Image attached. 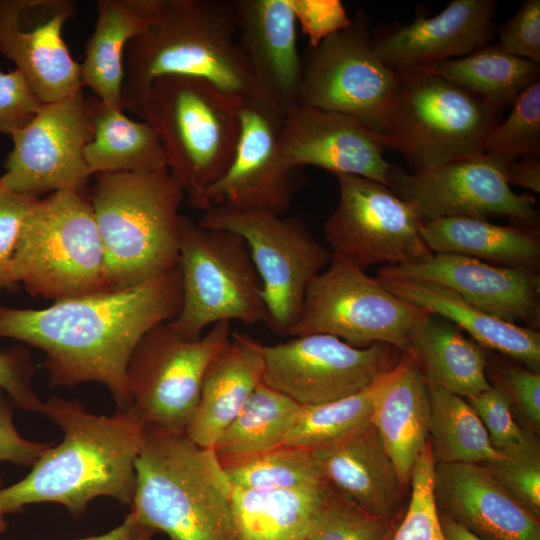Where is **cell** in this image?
Wrapping results in <instances>:
<instances>
[{
    "mask_svg": "<svg viewBox=\"0 0 540 540\" xmlns=\"http://www.w3.org/2000/svg\"><path fill=\"white\" fill-rule=\"evenodd\" d=\"M182 305L179 266L136 286L55 301L41 309L0 305V337L45 354L51 387L103 384L117 410L132 406L127 366L141 338Z\"/></svg>",
    "mask_w": 540,
    "mask_h": 540,
    "instance_id": "obj_1",
    "label": "cell"
},
{
    "mask_svg": "<svg viewBox=\"0 0 540 540\" xmlns=\"http://www.w3.org/2000/svg\"><path fill=\"white\" fill-rule=\"evenodd\" d=\"M42 414L61 428L63 438L40 456L27 476L0 488V510L17 513L26 505L51 502L77 519L98 497L129 506L146 430L137 410L131 406L113 415H96L77 399L52 396Z\"/></svg>",
    "mask_w": 540,
    "mask_h": 540,
    "instance_id": "obj_2",
    "label": "cell"
},
{
    "mask_svg": "<svg viewBox=\"0 0 540 540\" xmlns=\"http://www.w3.org/2000/svg\"><path fill=\"white\" fill-rule=\"evenodd\" d=\"M149 19L126 47L122 107L140 116L151 84L165 75L206 79L241 99L257 94L238 39L234 1L135 0Z\"/></svg>",
    "mask_w": 540,
    "mask_h": 540,
    "instance_id": "obj_3",
    "label": "cell"
},
{
    "mask_svg": "<svg viewBox=\"0 0 540 540\" xmlns=\"http://www.w3.org/2000/svg\"><path fill=\"white\" fill-rule=\"evenodd\" d=\"M130 512L171 540H237L232 489L213 448L146 427Z\"/></svg>",
    "mask_w": 540,
    "mask_h": 540,
    "instance_id": "obj_4",
    "label": "cell"
},
{
    "mask_svg": "<svg viewBox=\"0 0 540 540\" xmlns=\"http://www.w3.org/2000/svg\"><path fill=\"white\" fill-rule=\"evenodd\" d=\"M94 177L89 196L110 289L136 286L174 269L185 193L168 168Z\"/></svg>",
    "mask_w": 540,
    "mask_h": 540,
    "instance_id": "obj_5",
    "label": "cell"
},
{
    "mask_svg": "<svg viewBox=\"0 0 540 540\" xmlns=\"http://www.w3.org/2000/svg\"><path fill=\"white\" fill-rule=\"evenodd\" d=\"M241 101L206 79L188 75L156 79L143 99L140 117L158 135L168 170L194 208L207 209V191L232 163Z\"/></svg>",
    "mask_w": 540,
    "mask_h": 540,
    "instance_id": "obj_6",
    "label": "cell"
},
{
    "mask_svg": "<svg viewBox=\"0 0 540 540\" xmlns=\"http://www.w3.org/2000/svg\"><path fill=\"white\" fill-rule=\"evenodd\" d=\"M503 109L429 70L397 74L383 133L413 172L484 153Z\"/></svg>",
    "mask_w": 540,
    "mask_h": 540,
    "instance_id": "obj_7",
    "label": "cell"
},
{
    "mask_svg": "<svg viewBox=\"0 0 540 540\" xmlns=\"http://www.w3.org/2000/svg\"><path fill=\"white\" fill-rule=\"evenodd\" d=\"M15 282L54 302L111 290L88 192L58 191L38 199L14 253Z\"/></svg>",
    "mask_w": 540,
    "mask_h": 540,
    "instance_id": "obj_8",
    "label": "cell"
},
{
    "mask_svg": "<svg viewBox=\"0 0 540 540\" xmlns=\"http://www.w3.org/2000/svg\"><path fill=\"white\" fill-rule=\"evenodd\" d=\"M178 266L182 305L170 325L188 339L222 321L266 320L263 288L244 239L181 215Z\"/></svg>",
    "mask_w": 540,
    "mask_h": 540,
    "instance_id": "obj_9",
    "label": "cell"
},
{
    "mask_svg": "<svg viewBox=\"0 0 540 540\" xmlns=\"http://www.w3.org/2000/svg\"><path fill=\"white\" fill-rule=\"evenodd\" d=\"M428 314L332 253L327 267L308 284L288 335L326 334L356 348L384 343L410 354L412 335Z\"/></svg>",
    "mask_w": 540,
    "mask_h": 540,
    "instance_id": "obj_10",
    "label": "cell"
},
{
    "mask_svg": "<svg viewBox=\"0 0 540 540\" xmlns=\"http://www.w3.org/2000/svg\"><path fill=\"white\" fill-rule=\"evenodd\" d=\"M197 223L244 239L263 288L264 323L273 333L288 335L308 284L327 267L332 252L294 217L215 205Z\"/></svg>",
    "mask_w": 540,
    "mask_h": 540,
    "instance_id": "obj_11",
    "label": "cell"
},
{
    "mask_svg": "<svg viewBox=\"0 0 540 540\" xmlns=\"http://www.w3.org/2000/svg\"><path fill=\"white\" fill-rule=\"evenodd\" d=\"M229 321L218 322L198 339H188L168 322L151 328L127 366L132 406L148 428L186 433L194 416L205 371L228 344Z\"/></svg>",
    "mask_w": 540,
    "mask_h": 540,
    "instance_id": "obj_12",
    "label": "cell"
},
{
    "mask_svg": "<svg viewBox=\"0 0 540 540\" xmlns=\"http://www.w3.org/2000/svg\"><path fill=\"white\" fill-rule=\"evenodd\" d=\"M371 28L358 11L347 28L308 47L298 106L350 115L383 135L397 73L376 54Z\"/></svg>",
    "mask_w": 540,
    "mask_h": 540,
    "instance_id": "obj_13",
    "label": "cell"
},
{
    "mask_svg": "<svg viewBox=\"0 0 540 540\" xmlns=\"http://www.w3.org/2000/svg\"><path fill=\"white\" fill-rule=\"evenodd\" d=\"M339 201L324 224L331 252L366 270L398 266L430 256L417 208L377 181L335 174Z\"/></svg>",
    "mask_w": 540,
    "mask_h": 540,
    "instance_id": "obj_14",
    "label": "cell"
},
{
    "mask_svg": "<svg viewBox=\"0 0 540 540\" xmlns=\"http://www.w3.org/2000/svg\"><path fill=\"white\" fill-rule=\"evenodd\" d=\"M261 350L262 381L300 406L340 400L369 388L394 368L403 354L384 343L356 348L326 334L262 344Z\"/></svg>",
    "mask_w": 540,
    "mask_h": 540,
    "instance_id": "obj_15",
    "label": "cell"
},
{
    "mask_svg": "<svg viewBox=\"0 0 540 540\" xmlns=\"http://www.w3.org/2000/svg\"><path fill=\"white\" fill-rule=\"evenodd\" d=\"M507 161L484 152L412 173L392 164L387 187L412 203L423 223L445 217L488 220L506 216L515 223L538 229L536 201L529 194L512 190L505 176Z\"/></svg>",
    "mask_w": 540,
    "mask_h": 540,
    "instance_id": "obj_16",
    "label": "cell"
},
{
    "mask_svg": "<svg viewBox=\"0 0 540 540\" xmlns=\"http://www.w3.org/2000/svg\"><path fill=\"white\" fill-rule=\"evenodd\" d=\"M92 134L83 90L42 104L31 121L11 136L13 148L4 163L0 184L33 197L58 191L88 192L92 175L84 148Z\"/></svg>",
    "mask_w": 540,
    "mask_h": 540,
    "instance_id": "obj_17",
    "label": "cell"
},
{
    "mask_svg": "<svg viewBox=\"0 0 540 540\" xmlns=\"http://www.w3.org/2000/svg\"><path fill=\"white\" fill-rule=\"evenodd\" d=\"M284 117L259 96L242 99L235 155L223 177L207 191V209L225 205L276 215L288 210L303 179L302 168L290 165L281 150Z\"/></svg>",
    "mask_w": 540,
    "mask_h": 540,
    "instance_id": "obj_18",
    "label": "cell"
},
{
    "mask_svg": "<svg viewBox=\"0 0 540 540\" xmlns=\"http://www.w3.org/2000/svg\"><path fill=\"white\" fill-rule=\"evenodd\" d=\"M76 15L73 0H0V53L15 64L41 104L83 90L80 64L62 33Z\"/></svg>",
    "mask_w": 540,
    "mask_h": 540,
    "instance_id": "obj_19",
    "label": "cell"
},
{
    "mask_svg": "<svg viewBox=\"0 0 540 540\" xmlns=\"http://www.w3.org/2000/svg\"><path fill=\"white\" fill-rule=\"evenodd\" d=\"M495 0H453L428 17L418 7L414 19L371 28L372 46L395 73L426 70L491 44L496 32Z\"/></svg>",
    "mask_w": 540,
    "mask_h": 540,
    "instance_id": "obj_20",
    "label": "cell"
},
{
    "mask_svg": "<svg viewBox=\"0 0 540 540\" xmlns=\"http://www.w3.org/2000/svg\"><path fill=\"white\" fill-rule=\"evenodd\" d=\"M377 276L435 283L502 320L523 322L533 329L539 325L537 270L492 265L464 255L432 253L415 263L384 266Z\"/></svg>",
    "mask_w": 540,
    "mask_h": 540,
    "instance_id": "obj_21",
    "label": "cell"
},
{
    "mask_svg": "<svg viewBox=\"0 0 540 540\" xmlns=\"http://www.w3.org/2000/svg\"><path fill=\"white\" fill-rule=\"evenodd\" d=\"M280 144L294 167L315 166L388 186L392 163L385 159L383 136L350 115L296 106L283 119Z\"/></svg>",
    "mask_w": 540,
    "mask_h": 540,
    "instance_id": "obj_22",
    "label": "cell"
},
{
    "mask_svg": "<svg viewBox=\"0 0 540 540\" xmlns=\"http://www.w3.org/2000/svg\"><path fill=\"white\" fill-rule=\"evenodd\" d=\"M238 41L251 65L257 94L283 115L298 106L302 58L289 0H235Z\"/></svg>",
    "mask_w": 540,
    "mask_h": 540,
    "instance_id": "obj_23",
    "label": "cell"
},
{
    "mask_svg": "<svg viewBox=\"0 0 540 540\" xmlns=\"http://www.w3.org/2000/svg\"><path fill=\"white\" fill-rule=\"evenodd\" d=\"M438 511L484 540H540V519L478 463H437Z\"/></svg>",
    "mask_w": 540,
    "mask_h": 540,
    "instance_id": "obj_24",
    "label": "cell"
},
{
    "mask_svg": "<svg viewBox=\"0 0 540 540\" xmlns=\"http://www.w3.org/2000/svg\"><path fill=\"white\" fill-rule=\"evenodd\" d=\"M311 451L329 486L372 516L398 517L405 490L372 423Z\"/></svg>",
    "mask_w": 540,
    "mask_h": 540,
    "instance_id": "obj_25",
    "label": "cell"
},
{
    "mask_svg": "<svg viewBox=\"0 0 540 540\" xmlns=\"http://www.w3.org/2000/svg\"><path fill=\"white\" fill-rule=\"evenodd\" d=\"M428 384L413 356L403 352L397 365L375 384L371 423L394 463L402 488L428 444Z\"/></svg>",
    "mask_w": 540,
    "mask_h": 540,
    "instance_id": "obj_26",
    "label": "cell"
},
{
    "mask_svg": "<svg viewBox=\"0 0 540 540\" xmlns=\"http://www.w3.org/2000/svg\"><path fill=\"white\" fill-rule=\"evenodd\" d=\"M262 343L245 333H232L228 344L208 365L187 436L213 448L262 381Z\"/></svg>",
    "mask_w": 540,
    "mask_h": 540,
    "instance_id": "obj_27",
    "label": "cell"
},
{
    "mask_svg": "<svg viewBox=\"0 0 540 540\" xmlns=\"http://www.w3.org/2000/svg\"><path fill=\"white\" fill-rule=\"evenodd\" d=\"M398 298L441 316L486 349L540 371V333L488 314L441 285L412 279L376 277Z\"/></svg>",
    "mask_w": 540,
    "mask_h": 540,
    "instance_id": "obj_28",
    "label": "cell"
},
{
    "mask_svg": "<svg viewBox=\"0 0 540 540\" xmlns=\"http://www.w3.org/2000/svg\"><path fill=\"white\" fill-rule=\"evenodd\" d=\"M422 235L432 253L537 271L540 265L539 230L523 224L503 226L487 219L445 217L424 222Z\"/></svg>",
    "mask_w": 540,
    "mask_h": 540,
    "instance_id": "obj_29",
    "label": "cell"
},
{
    "mask_svg": "<svg viewBox=\"0 0 540 540\" xmlns=\"http://www.w3.org/2000/svg\"><path fill=\"white\" fill-rule=\"evenodd\" d=\"M485 349L449 320L429 313L412 335L410 354L428 384L469 399L492 386Z\"/></svg>",
    "mask_w": 540,
    "mask_h": 540,
    "instance_id": "obj_30",
    "label": "cell"
},
{
    "mask_svg": "<svg viewBox=\"0 0 540 540\" xmlns=\"http://www.w3.org/2000/svg\"><path fill=\"white\" fill-rule=\"evenodd\" d=\"M87 101L93 134L84 159L91 175L168 168L165 150L150 124L130 119L95 96Z\"/></svg>",
    "mask_w": 540,
    "mask_h": 540,
    "instance_id": "obj_31",
    "label": "cell"
},
{
    "mask_svg": "<svg viewBox=\"0 0 540 540\" xmlns=\"http://www.w3.org/2000/svg\"><path fill=\"white\" fill-rule=\"evenodd\" d=\"M326 483L297 489H232L237 540H306Z\"/></svg>",
    "mask_w": 540,
    "mask_h": 540,
    "instance_id": "obj_32",
    "label": "cell"
},
{
    "mask_svg": "<svg viewBox=\"0 0 540 540\" xmlns=\"http://www.w3.org/2000/svg\"><path fill=\"white\" fill-rule=\"evenodd\" d=\"M95 29L86 43L80 64L83 87L108 106L123 110L124 51L143 32L149 19L135 0H98Z\"/></svg>",
    "mask_w": 540,
    "mask_h": 540,
    "instance_id": "obj_33",
    "label": "cell"
},
{
    "mask_svg": "<svg viewBox=\"0 0 540 540\" xmlns=\"http://www.w3.org/2000/svg\"><path fill=\"white\" fill-rule=\"evenodd\" d=\"M426 70L503 110L540 81L539 64L509 53L498 43L439 62Z\"/></svg>",
    "mask_w": 540,
    "mask_h": 540,
    "instance_id": "obj_34",
    "label": "cell"
},
{
    "mask_svg": "<svg viewBox=\"0 0 540 540\" xmlns=\"http://www.w3.org/2000/svg\"><path fill=\"white\" fill-rule=\"evenodd\" d=\"M300 408L261 381L213 447L222 465L282 446Z\"/></svg>",
    "mask_w": 540,
    "mask_h": 540,
    "instance_id": "obj_35",
    "label": "cell"
},
{
    "mask_svg": "<svg viewBox=\"0 0 540 540\" xmlns=\"http://www.w3.org/2000/svg\"><path fill=\"white\" fill-rule=\"evenodd\" d=\"M428 390V443L435 464L480 463L502 457L466 399L434 384H428Z\"/></svg>",
    "mask_w": 540,
    "mask_h": 540,
    "instance_id": "obj_36",
    "label": "cell"
},
{
    "mask_svg": "<svg viewBox=\"0 0 540 540\" xmlns=\"http://www.w3.org/2000/svg\"><path fill=\"white\" fill-rule=\"evenodd\" d=\"M376 382L340 400L301 406L282 446L314 450L337 442L371 423Z\"/></svg>",
    "mask_w": 540,
    "mask_h": 540,
    "instance_id": "obj_37",
    "label": "cell"
},
{
    "mask_svg": "<svg viewBox=\"0 0 540 540\" xmlns=\"http://www.w3.org/2000/svg\"><path fill=\"white\" fill-rule=\"evenodd\" d=\"M233 487L297 489L325 484L311 450L280 446L223 465Z\"/></svg>",
    "mask_w": 540,
    "mask_h": 540,
    "instance_id": "obj_38",
    "label": "cell"
},
{
    "mask_svg": "<svg viewBox=\"0 0 540 540\" xmlns=\"http://www.w3.org/2000/svg\"><path fill=\"white\" fill-rule=\"evenodd\" d=\"M397 518L372 516L326 483L322 505L306 540H387Z\"/></svg>",
    "mask_w": 540,
    "mask_h": 540,
    "instance_id": "obj_39",
    "label": "cell"
},
{
    "mask_svg": "<svg viewBox=\"0 0 540 540\" xmlns=\"http://www.w3.org/2000/svg\"><path fill=\"white\" fill-rule=\"evenodd\" d=\"M484 152L508 160L540 155V81L512 103L508 117L489 135Z\"/></svg>",
    "mask_w": 540,
    "mask_h": 540,
    "instance_id": "obj_40",
    "label": "cell"
},
{
    "mask_svg": "<svg viewBox=\"0 0 540 540\" xmlns=\"http://www.w3.org/2000/svg\"><path fill=\"white\" fill-rule=\"evenodd\" d=\"M434 470L428 443L413 466L409 506L390 540H445L434 495Z\"/></svg>",
    "mask_w": 540,
    "mask_h": 540,
    "instance_id": "obj_41",
    "label": "cell"
},
{
    "mask_svg": "<svg viewBox=\"0 0 540 540\" xmlns=\"http://www.w3.org/2000/svg\"><path fill=\"white\" fill-rule=\"evenodd\" d=\"M501 458L480 464L516 501L540 519V446L535 434Z\"/></svg>",
    "mask_w": 540,
    "mask_h": 540,
    "instance_id": "obj_42",
    "label": "cell"
},
{
    "mask_svg": "<svg viewBox=\"0 0 540 540\" xmlns=\"http://www.w3.org/2000/svg\"><path fill=\"white\" fill-rule=\"evenodd\" d=\"M481 420L492 447L501 455L525 444L532 434L515 421L512 401L499 385L466 399Z\"/></svg>",
    "mask_w": 540,
    "mask_h": 540,
    "instance_id": "obj_43",
    "label": "cell"
},
{
    "mask_svg": "<svg viewBox=\"0 0 540 540\" xmlns=\"http://www.w3.org/2000/svg\"><path fill=\"white\" fill-rule=\"evenodd\" d=\"M38 199L0 184V293L20 288L13 277L12 261L22 226Z\"/></svg>",
    "mask_w": 540,
    "mask_h": 540,
    "instance_id": "obj_44",
    "label": "cell"
},
{
    "mask_svg": "<svg viewBox=\"0 0 540 540\" xmlns=\"http://www.w3.org/2000/svg\"><path fill=\"white\" fill-rule=\"evenodd\" d=\"M35 367L29 350L22 345L0 350V387L15 407L41 413L44 402L33 389Z\"/></svg>",
    "mask_w": 540,
    "mask_h": 540,
    "instance_id": "obj_45",
    "label": "cell"
},
{
    "mask_svg": "<svg viewBox=\"0 0 540 540\" xmlns=\"http://www.w3.org/2000/svg\"><path fill=\"white\" fill-rule=\"evenodd\" d=\"M41 105L17 69L0 71V133L13 136L31 121Z\"/></svg>",
    "mask_w": 540,
    "mask_h": 540,
    "instance_id": "obj_46",
    "label": "cell"
},
{
    "mask_svg": "<svg viewBox=\"0 0 540 540\" xmlns=\"http://www.w3.org/2000/svg\"><path fill=\"white\" fill-rule=\"evenodd\" d=\"M498 44L509 53L540 64V0H525L498 30Z\"/></svg>",
    "mask_w": 540,
    "mask_h": 540,
    "instance_id": "obj_47",
    "label": "cell"
},
{
    "mask_svg": "<svg viewBox=\"0 0 540 540\" xmlns=\"http://www.w3.org/2000/svg\"><path fill=\"white\" fill-rule=\"evenodd\" d=\"M297 22L314 47L325 38L347 28L352 19L339 0H289Z\"/></svg>",
    "mask_w": 540,
    "mask_h": 540,
    "instance_id": "obj_48",
    "label": "cell"
},
{
    "mask_svg": "<svg viewBox=\"0 0 540 540\" xmlns=\"http://www.w3.org/2000/svg\"><path fill=\"white\" fill-rule=\"evenodd\" d=\"M509 395L533 432L540 427V373L518 365L499 370L498 382Z\"/></svg>",
    "mask_w": 540,
    "mask_h": 540,
    "instance_id": "obj_49",
    "label": "cell"
},
{
    "mask_svg": "<svg viewBox=\"0 0 540 540\" xmlns=\"http://www.w3.org/2000/svg\"><path fill=\"white\" fill-rule=\"evenodd\" d=\"M14 407L11 399L0 387V463L7 461L32 467L53 443L35 442L22 437L14 424Z\"/></svg>",
    "mask_w": 540,
    "mask_h": 540,
    "instance_id": "obj_50",
    "label": "cell"
},
{
    "mask_svg": "<svg viewBox=\"0 0 540 540\" xmlns=\"http://www.w3.org/2000/svg\"><path fill=\"white\" fill-rule=\"evenodd\" d=\"M505 176L510 186H520L539 194V156H523L521 160H508L505 164Z\"/></svg>",
    "mask_w": 540,
    "mask_h": 540,
    "instance_id": "obj_51",
    "label": "cell"
},
{
    "mask_svg": "<svg viewBox=\"0 0 540 540\" xmlns=\"http://www.w3.org/2000/svg\"><path fill=\"white\" fill-rule=\"evenodd\" d=\"M155 530L145 526L129 512L124 520L108 532L75 540H152Z\"/></svg>",
    "mask_w": 540,
    "mask_h": 540,
    "instance_id": "obj_52",
    "label": "cell"
},
{
    "mask_svg": "<svg viewBox=\"0 0 540 540\" xmlns=\"http://www.w3.org/2000/svg\"><path fill=\"white\" fill-rule=\"evenodd\" d=\"M445 540H484L472 534L448 516L439 512Z\"/></svg>",
    "mask_w": 540,
    "mask_h": 540,
    "instance_id": "obj_53",
    "label": "cell"
},
{
    "mask_svg": "<svg viewBox=\"0 0 540 540\" xmlns=\"http://www.w3.org/2000/svg\"><path fill=\"white\" fill-rule=\"evenodd\" d=\"M5 513L0 510V535L6 530L7 528V521L5 518Z\"/></svg>",
    "mask_w": 540,
    "mask_h": 540,
    "instance_id": "obj_54",
    "label": "cell"
},
{
    "mask_svg": "<svg viewBox=\"0 0 540 540\" xmlns=\"http://www.w3.org/2000/svg\"><path fill=\"white\" fill-rule=\"evenodd\" d=\"M391 537H392V536H391ZM391 537H390L389 539H387V540H390V539H391Z\"/></svg>",
    "mask_w": 540,
    "mask_h": 540,
    "instance_id": "obj_55",
    "label": "cell"
}]
</instances>
